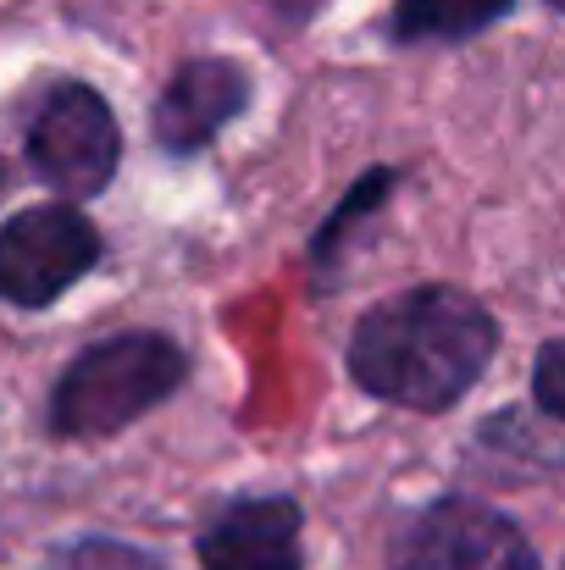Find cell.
<instances>
[{
  "label": "cell",
  "instance_id": "6da1fadb",
  "mask_svg": "<svg viewBox=\"0 0 565 570\" xmlns=\"http://www.w3.org/2000/svg\"><path fill=\"white\" fill-rule=\"evenodd\" d=\"M499 344L494 316L449 283L410 288L355 327L350 372L355 382L405 410H449L488 372Z\"/></svg>",
  "mask_w": 565,
  "mask_h": 570
},
{
  "label": "cell",
  "instance_id": "7a4b0ae2",
  "mask_svg": "<svg viewBox=\"0 0 565 570\" xmlns=\"http://www.w3.org/2000/svg\"><path fill=\"white\" fill-rule=\"evenodd\" d=\"M184 350L162 333L100 338L61 372L56 399H50V421L67 438H111L128 421H139L145 410H156L184 382Z\"/></svg>",
  "mask_w": 565,
  "mask_h": 570
},
{
  "label": "cell",
  "instance_id": "3957f363",
  "mask_svg": "<svg viewBox=\"0 0 565 570\" xmlns=\"http://www.w3.org/2000/svg\"><path fill=\"white\" fill-rule=\"evenodd\" d=\"M100 255V233L72 205H33L0 222V299L50 305L67 294Z\"/></svg>",
  "mask_w": 565,
  "mask_h": 570
},
{
  "label": "cell",
  "instance_id": "277c9868",
  "mask_svg": "<svg viewBox=\"0 0 565 570\" xmlns=\"http://www.w3.org/2000/svg\"><path fill=\"white\" fill-rule=\"evenodd\" d=\"M117 156H123V139H117L111 106L84 83H61L28 128L33 173L72 199H89V194L106 189L117 173Z\"/></svg>",
  "mask_w": 565,
  "mask_h": 570
},
{
  "label": "cell",
  "instance_id": "5b68a950",
  "mask_svg": "<svg viewBox=\"0 0 565 570\" xmlns=\"http://www.w3.org/2000/svg\"><path fill=\"white\" fill-rule=\"evenodd\" d=\"M388 570H544L533 543L494 510L471 499H444L421 510L399 543Z\"/></svg>",
  "mask_w": 565,
  "mask_h": 570
},
{
  "label": "cell",
  "instance_id": "8992f818",
  "mask_svg": "<svg viewBox=\"0 0 565 570\" xmlns=\"http://www.w3.org/2000/svg\"><path fill=\"white\" fill-rule=\"evenodd\" d=\"M244 106H250V78H244V67H233V61H222V56L188 61V67H178V78L167 83V95L156 100V139H162L173 156H194V150H205Z\"/></svg>",
  "mask_w": 565,
  "mask_h": 570
},
{
  "label": "cell",
  "instance_id": "52a82bcc",
  "mask_svg": "<svg viewBox=\"0 0 565 570\" xmlns=\"http://www.w3.org/2000/svg\"><path fill=\"white\" fill-rule=\"evenodd\" d=\"M205 570H305L300 549V504L289 499H244L222 510L199 532Z\"/></svg>",
  "mask_w": 565,
  "mask_h": 570
},
{
  "label": "cell",
  "instance_id": "ba28073f",
  "mask_svg": "<svg viewBox=\"0 0 565 570\" xmlns=\"http://www.w3.org/2000/svg\"><path fill=\"white\" fill-rule=\"evenodd\" d=\"M516 0H399L393 6V39L421 45V39H471L494 28Z\"/></svg>",
  "mask_w": 565,
  "mask_h": 570
},
{
  "label": "cell",
  "instance_id": "9c48e42d",
  "mask_svg": "<svg viewBox=\"0 0 565 570\" xmlns=\"http://www.w3.org/2000/svg\"><path fill=\"white\" fill-rule=\"evenodd\" d=\"M561 361H565V344L561 338H549V344H544V350H538V410H544V415H555V421H561L565 415V399H561Z\"/></svg>",
  "mask_w": 565,
  "mask_h": 570
},
{
  "label": "cell",
  "instance_id": "30bf717a",
  "mask_svg": "<svg viewBox=\"0 0 565 570\" xmlns=\"http://www.w3.org/2000/svg\"><path fill=\"white\" fill-rule=\"evenodd\" d=\"M78 570H150L145 554H128V549H106V543H89V549H78Z\"/></svg>",
  "mask_w": 565,
  "mask_h": 570
},
{
  "label": "cell",
  "instance_id": "8fae6325",
  "mask_svg": "<svg viewBox=\"0 0 565 570\" xmlns=\"http://www.w3.org/2000/svg\"><path fill=\"white\" fill-rule=\"evenodd\" d=\"M277 6H283L289 17H305V6H311V0H277Z\"/></svg>",
  "mask_w": 565,
  "mask_h": 570
}]
</instances>
